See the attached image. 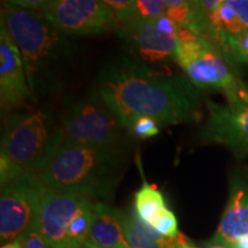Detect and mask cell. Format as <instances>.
Instances as JSON below:
<instances>
[{
    "label": "cell",
    "mask_w": 248,
    "mask_h": 248,
    "mask_svg": "<svg viewBox=\"0 0 248 248\" xmlns=\"http://www.w3.org/2000/svg\"><path fill=\"white\" fill-rule=\"evenodd\" d=\"M63 141L61 123L51 111L35 109L9 116L1 136V186L24 173L42 171Z\"/></svg>",
    "instance_id": "cell-4"
},
{
    "label": "cell",
    "mask_w": 248,
    "mask_h": 248,
    "mask_svg": "<svg viewBox=\"0 0 248 248\" xmlns=\"http://www.w3.org/2000/svg\"><path fill=\"white\" fill-rule=\"evenodd\" d=\"M38 13L69 37L98 35L116 27L115 15L105 0H52Z\"/></svg>",
    "instance_id": "cell-11"
},
{
    "label": "cell",
    "mask_w": 248,
    "mask_h": 248,
    "mask_svg": "<svg viewBox=\"0 0 248 248\" xmlns=\"http://www.w3.org/2000/svg\"><path fill=\"white\" fill-rule=\"evenodd\" d=\"M94 203L89 198L47 188L36 229L51 248H84Z\"/></svg>",
    "instance_id": "cell-5"
},
{
    "label": "cell",
    "mask_w": 248,
    "mask_h": 248,
    "mask_svg": "<svg viewBox=\"0 0 248 248\" xmlns=\"http://www.w3.org/2000/svg\"><path fill=\"white\" fill-rule=\"evenodd\" d=\"M225 97V104L204 99L208 120L200 139L224 145L237 156L244 157L248 155V85L241 80Z\"/></svg>",
    "instance_id": "cell-9"
},
{
    "label": "cell",
    "mask_w": 248,
    "mask_h": 248,
    "mask_svg": "<svg viewBox=\"0 0 248 248\" xmlns=\"http://www.w3.org/2000/svg\"><path fill=\"white\" fill-rule=\"evenodd\" d=\"M246 31L248 0H219V4L210 14V42L225 55L229 43Z\"/></svg>",
    "instance_id": "cell-13"
},
{
    "label": "cell",
    "mask_w": 248,
    "mask_h": 248,
    "mask_svg": "<svg viewBox=\"0 0 248 248\" xmlns=\"http://www.w3.org/2000/svg\"><path fill=\"white\" fill-rule=\"evenodd\" d=\"M137 162L144 181L141 187L135 193V214L142 223L153 229L156 222L168 212L169 208L167 207L161 191L157 190L154 185L148 184L145 179L139 157Z\"/></svg>",
    "instance_id": "cell-17"
},
{
    "label": "cell",
    "mask_w": 248,
    "mask_h": 248,
    "mask_svg": "<svg viewBox=\"0 0 248 248\" xmlns=\"http://www.w3.org/2000/svg\"><path fill=\"white\" fill-rule=\"evenodd\" d=\"M126 162L124 146L100 148L63 142L37 176L49 190L82 195L91 200H110Z\"/></svg>",
    "instance_id": "cell-3"
},
{
    "label": "cell",
    "mask_w": 248,
    "mask_h": 248,
    "mask_svg": "<svg viewBox=\"0 0 248 248\" xmlns=\"http://www.w3.org/2000/svg\"><path fill=\"white\" fill-rule=\"evenodd\" d=\"M84 248H100V247H97V246H94V245H92V244H90V243H86L84 245Z\"/></svg>",
    "instance_id": "cell-24"
},
{
    "label": "cell",
    "mask_w": 248,
    "mask_h": 248,
    "mask_svg": "<svg viewBox=\"0 0 248 248\" xmlns=\"http://www.w3.org/2000/svg\"><path fill=\"white\" fill-rule=\"evenodd\" d=\"M31 99L22 57L4 24H0V100L2 109L22 107Z\"/></svg>",
    "instance_id": "cell-12"
},
{
    "label": "cell",
    "mask_w": 248,
    "mask_h": 248,
    "mask_svg": "<svg viewBox=\"0 0 248 248\" xmlns=\"http://www.w3.org/2000/svg\"><path fill=\"white\" fill-rule=\"evenodd\" d=\"M116 18V24L128 23L135 18V0H105Z\"/></svg>",
    "instance_id": "cell-21"
},
{
    "label": "cell",
    "mask_w": 248,
    "mask_h": 248,
    "mask_svg": "<svg viewBox=\"0 0 248 248\" xmlns=\"http://www.w3.org/2000/svg\"><path fill=\"white\" fill-rule=\"evenodd\" d=\"M46 191L47 187L37 173H24L1 186L0 240L2 245L21 239L36 229Z\"/></svg>",
    "instance_id": "cell-8"
},
{
    "label": "cell",
    "mask_w": 248,
    "mask_h": 248,
    "mask_svg": "<svg viewBox=\"0 0 248 248\" xmlns=\"http://www.w3.org/2000/svg\"><path fill=\"white\" fill-rule=\"evenodd\" d=\"M120 217L130 248H185L191 244L182 233L177 238L164 237L142 223L135 213L125 214L120 210Z\"/></svg>",
    "instance_id": "cell-16"
},
{
    "label": "cell",
    "mask_w": 248,
    "mask_h": 248,
    "mask_svg": "<svg viewBox=\"0 0 248 248\" xmlns=\"http://www.w3.org/2000/svg\"><path fill=\"white\" fill-rule=\"evenodd\" d=\"M175 61L199 90L222 91L225 94L241 82L221 49L186 28L179 32Z\"/></svg>",
    "instance_id": "cell-7"
},
{
    "label": "cell",
    "mask_w": 248,
    "mask_h": 248,
    "mask_svg": "<svg viewBox=\"0 0 248 248\" xmlns=\"http://www.w3.org/2000/svg\"><path fill=\"white\" fill-rule=\"evenodd\" d=\"M1 23L21 52L31 100L60 92L75 64L76 46L69 36L13 1L2 2Z\"/></svg>",
    "instance_id": "cell-2"
},
{
    "label": "cell",
    "mask_w": 248,
    "mask_h": 248,
    "mask_svg": "<svg viewBox=\"0 0 248 248\" xmlns=\"http://www.w3.org/2000/svg\"><path fill=\"white\" fill-rule=\"evenodd\" d=\"M163 0H135V20H151L166 13Z\"/></svg>",
    "instance_id": "cell-20"
},
{
    "label": "cell",
    "mask_w": 248,
    "mask_h": 248,
    "mask_svg": "<svg viewBox=\"0 0 248 248\" xmlns=\"http://www.w3.org/2000/svg\"><path fill=\"white\" fill-rule=\"evenodd\" d=\"M123 126L136 117H152L161 126L201 117L200 90L187 77L154 69L131 57H116L101 68L94 91Z\"/></svg>",
    "instance_id": "cell-1"
},
{
    "label": "cell",
    "mask_w": 248,
    "mask_h": 248,
    "mask_svg": "<svg viewBox=\"0 0 248 248\" xmlns=\"http://www.w3.org/2000/svg\"><path fill=\"white\" fill-rule=\"evenodd\" d=\"M21 241L23 248H51L37 229L28 232L24 237L21 238Z\"/></svg>",
    "instance_id": "cell-22"
},
{
    "label": "cell",
    "mask_w": 248,
    "mask_h": 248,
    "mask_svg": "<svg viewBox=\"0 0 248 248\" xmlns=\"http://www.w3.org/2000/svg\"><path fill=\"white\" fill-rule=\"evenodd\" d=\"M61 125L63 142L88 147L124 146V133H128L119 116L94 92L66 105Z\"/></svg>",
    "instance_id": "cell-6"
},
{
    "label": "cell",
    "mask_w": 248,
    "mask_h": 248,
    "mask_svg": "<svg viewBox=\"0 0 248 248\" xmlns=\"http://www.w3.org/2000/svg\"><path fill=\"white\" fill-rule=\"evenodd\" d=\"M86 243L100 248H130L124 235L120 210L104 202L94 203L92 224Z\"/></svg>",
    "instance_id": "cell-15"
},
{
    "label": "cell",
    "mask_w": 248,
    "mask_h": 248,
    "mask_svg": "<svg viewBox=\"0 0 248 248\" xmlns=\"http://www.w3.org/2000/svg\"><path fill=\"white\" fill-rule=\"evenodd\" d=\"M166 14L175 23L182 28L187 29L192 20L193 14V5L192 1H184V0H167Z\"/></svg>",
    "instance_id": "cell-19"
},
{
    "label": "cell",
    "mask_w": 248,
    "mask_h": 248,
    "mask_svg": "<svg viewBox=\"0 0 248 248\" xmlns=\"http://www.w3.org/2000/svg\"><path fill=\"white\" fill-rule=\"evenodd\" d=\"M245 237H248V190L237 183L232 186L218 229L208 244L231 248Z\"/></svg>",
    "instance_id": "cell-14"
},
{
    "label": "cell",
    "mask_w": 248,
    "mask_h": 248,
    "mask_svg": "<svg viewBox=\"0 0 248 248\" xmlns=\"http://www.w3.org/2000/svg\"><path fill=\"white\" fill-rule=\"evenodd\" d=\"M182 29L166 14L151 20L116 24L115 27L117 35L135 55L132 58L147 64L175 60Z\"/></svg>",
    "instance_id": "cell-10"
},
{
    "label": "cell",
    "mask_w": 248,
    "mask_h": 248,
    "mask_svg": "<svg viewBox=\"0 0 248 248\" xmlns=\"http://www.w3.org/2000/svg\"><path fill=\"white\" fill-rule=\"evenodd\" d=\"M1 248H23L22 241H21V239L11 241V243H8V244L1 245Z\"/></svg>",
    "instance_id": "cell-23"
},
{
    "label": "cell",
    "mask_w": 248,
    "mask_h": 248,
    "mask_svg": "<svg viewBox=\"0 0 248 248\" xmlns=\"http://www.w3.org/2000/svg\"><path fill=\"white\" fill-rule=\"evenodd\" d=\"M124 129L132 137L146 139L156 136L160 131L161 125L152 117L140 116L126 122L124 124Z\"/></svg>",
    "instance_id": "cell-18"
}]
</instances>
